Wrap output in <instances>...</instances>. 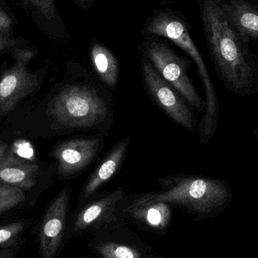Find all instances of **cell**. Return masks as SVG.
<instances>
[{"label":"cell","instance_id":"obj_1","mask_svg":"<svg viewBox=\"0 0 258 258\" xmlns=\"http://www.w3.org/2000/svg\"><path fill=\"white\" fill-rule=\"evenodd\" d=\"M68 71L46 104L50 129L60 134L96 132L107 136L114 122L112 91L77 62H68Z\"/></svg>","mask_w":258,"mask_h":258},{"label":"cell","instance_id":"obj_2","mask_svg":"<svg viewBox=\"0 0 258 258\" xmlns=\"http://www.w3.org/2000/svg\"><path fill=\"white\" fill-rule=\"evenodd\" d=\"M206 43L215 72L227 90L245 98L258 92V80L251 41L229 21L220 0H198Z\"/></svg>","mask_w":258,"mask_h":258},{"label":"cell","instance_id":"obj_3","mask_svg":"<svg viewBox=\"0 0 258 258\" xmlns=\"http://www.w3.org/2000/svg\"><path fill=\"white\" fill-rule=\"evenodd\" d=\"M158 182L162 190L134 196L126 206L165 203L192 213L209 215L225 208L233 197L230 185L216 177L178 174L162 177Z\"/></svg>","mask_w":258,"mask_h":258},{"label":"cell","instance_id":"obj_4","mask_svg":"<svg viewBox=\"0 0 258 258\" xmlns=\"http://www.w3.org/2000/svg\"><path fill=\"white\" fill-rule=\"evenodd\" d=\"M141 57L148 60L161 77L171 85L194 110L204 113L206 101L197 92L189 77L191 63L179 55L162 39L146 37L139 48Z\"/></svg>","mask_w":258,"mask_h":258},{"label":"cell","instance_id":"obj_5","mask_svg":"<svg viewBox=\"0 0 258 258\" xmlns=\"http://www.w3.org/2000/svg\"><path fill=\"white\" fill-rule=\"evenodd\" d=\"M142 34L145 37L166 38L181 48L197 66L205 95L211 96L215 93L206 62L191 36L189 23L181 12L169 9H155L144 24Z\"/></svg>","mask_w":258,"mask_h":258},{"label":"cell","instance_id":"obj_6","mask_svg":"<svg viewBox=\"0 0 258 258\" xmlns=\"http://www.w3.org/2000/svg\"><path fill=\"white\" fill-rule=\"evenodd\" d=\"M140 66L144 89L152 101L176 124L196 132L197 119L181 95L144 57H141Z\"/></svg>","mask_w":258,"mask_h":258},{"label":"cell","instance_id":"obj_7","mask_svg":"<svg viewBox=\"0 0 258 258\" xmlns=\"http://www.w3.org/2000/svg\"><path fill=\"white\" fill-rule=\"evenodd\" d=\"M104 147L105 135L100 133L69 138L59 143L51 154L57 161L59 178L71 180L81 175L96 160Z\"/></svg>","mask_w":258,"mask_h":258},{"label":"cell","instance_id":"obj_8","mask_svg":"<svg viewBox=\"0 0 258 258\" xmlns=\"http://www.w3.org/2000/svg\"><path fill=\"white\" fill-rule=\"evenodd\" d=\"M34 48H17L12 51L14 63L5 70L0 80V116L8 114L37 88L38 77L28 70Z\"/></svg>","mask_w":258,"mask_h":258},{"label":"cell","instance_id":"obj_9","mask_svg":"<svg viewBox=\"0 0 258 258\" xmlns=\"http://www.w3.org/2000/svg\"><path fill=\"white\" fill-rule=\"evenodd\" d=\"M71 188L67 186L59 192L47 209L39 231L40 250L43 258L56 255L66 225Z\"/></svg>","mask_w":258,"mask_h":258},{"label":"cell","instance_id":"obj_10","mask_svg":"<svg viewBox=\"0 0 258 258\" xmlns=\"http://www.w3.org/2000/svg\"><path fill=\"white\" fill-rule=\"evenodd\" d=\"M131 143V138H124L107 152L85 182L80 194L81 200L93 197L98 189L117 174L125 162Z\"/></svg>","mask_w":258,"mask_h":258},{"label":"cell","instance_id":"obj_11","mask_svg":"<svg viewBox=\"0 0 258 258\" xmlns=\"http://www.w3.org/2000/svg\"><path fill=\"white\" fill-rule=\"evenodd\" d=\"M28 12L38 30L54 41L68 39L70 32L55 0H28Z\"/></svg>","mask_w":258,"mask_h":258},{"label":"cell","instance_id":"obj_12","mask_svg":"<svg viewBox=\"0 0 258 258\" xmlns=\"http://www.w3.org/2000/svg\"><path fill=\"white\" fill-rule=\"evenodd\" d=\"M232 25L248 40L258 42V0H220Z\"/></svg>","mask_w":258,"mask_h":258},{"label":"cell","instance_id":"obj_13","mask_svg":"<svg viewBox=\"0 0 258 258\" xmlns=\"http://www.w3.org/2000/svg\"><path fill=\"white\" fill-rule=\"evenodd\" d=\"M39 173L37 164L18 157L10 149L0 161V184L29 189L36 185Z\"/></svg>","mask_w":258,"mask_h":258},{"label":"cell","instance_id":"obj_14","mask_svg":"<svg viewBox=\"0 0 258 258\" xmlns=\"http://www.w3.org/2000/svg\"><path fill=\"white\" fill-rule=\"evenodd\" d=\"M124 197L123 189L122 186H119L113 192H105L102 197L89 202L79 212L75 228L83 230L91 226L110 221L114 217L115 210Z\"/></svg>","mask_w":258,"mask_h":258},{"label":"cell","instance_id":"obj_15","mask_svg":"<svg viewBox=\"0 0 258 258\" xmlns=\"http://www.w3.org/2000/svg\"><path fill=\"white\" fill-rule=\"evenodd\" d=\"M89 60L97 78L110 90L116 89L119 81V63L112 51L99 40L94 39L89 46Z\"/></svg>","mask_w":258,"mask_h":258},{"label":"cell","instance_id":"obj_16","mask_svg":"<svg viewBox=\"0 0 258 258\" xmlns=\"http://www.w3.org/2000/svg\"><path fill=\"white\" fill-rule=\"evenodd\" d=\"M123 212L156 229H163L167 227L171 216V209L168 203H165L125 206Z\"/></svg>","mask_w":258,"mask_h":258},{"label":"cell","instance_id":"obj_17","mask_svg":"<svg viewBox=\"0 0 258 258\" xmlns=\"http://www.w3.org/2000/svg\"><path fill=\"white\" fill-rule=\"evenodd\" d=\"M25 197L22 189L0 184V214L16 207L25 200Z\"/></svg>","mask_w":258,"mask_h":258},{"label":"cell","instance_id":"obj_18","mask_svg":"<svg viewBox=\"0 0 258 258\" xmlns=\"http://www.w3.org/2000/svg\"><path fill=\"white\" fill-rule=\"evenodd\" d=\"M98 250L104 258H140L136 249L122 244L103 243L98 247Z\"/></svg>","mask_w":258,"mask_h":258},{"label":"cell","instance_id":"obj_19","mask_svg":"<svg viewBox=\"0 0 258 258\" xmlns=\"http://www.w3.org/2000/svg\"><path fill=\"white\" fill-rule=\"evenodd\" d=\"M18 20L5 0H0V32L13 33L14 26Z\"/></svg>","mask_w":258,"mask_h":258},{"label":"cell","instance_id":"obj_20","mask_svg":"<svg viewBox=\"0 0 258 258\" xmlns=\"http://www.w3.org/2000/svg\"><path fill=\"white\" fill-rule=\"evenodd\" d=\"M25 227V223L15 222L0 227V247L12 243Z\"/></svg>","mask_w":258,"mask_h":258},{"label":"cell","instance_id":"obj_21","mask_svg":"<svg viewBox=\"0 0 258 258\" xmlns=\"http://www.w3.org/2000/svg\"><path fill=\"white\" fill-rule=\"evenodd\" d=\"M27 41L24 38H16L13 33L0 32V54L5 51H13L17 48H27Z\"/></svg>","mask_w":258,"mask_h":258},{"label":"cell","instance_id":"obj_22","mask_svg":"<svg viewBox=\"0 0 258 258\" xmlns=\"http://www.w3.org/2000/svg\"><path fill=\"white\" fill-rule=\"evenodd\" d=\"M14 154L24 160L35 161V153L30 143L27 141H18L14 144L13 147L10 149Z\"/></svg>","mask_w":258,"mask_h":258},{"label":"cell","instance_id":"obj_23","mask_svg":"<svg viewBox=\"0 0 258 258\" xmlns=\"http://www.w3.org/2000/svg\"><path fill=\"white\" fill-rule=\"evenodd\" d=\"M74 4L83 10H88L95 5L97 0H72Z\"/></svg>","mask_w":258,"mask_h":258},{"label":"cell","instance_id":"obj_24","mask_svg":"<svg viewBox=\"0 0 258 258\" xmlns=\"http://www.w3.org/2000/svg\"><path fill=\"white\" fill-rule=\"evenodd\" d=\"M8 150H9V147H8L7 144H0V161L4 157Z\"/></svg>","mask_w":258,"mask_h":258},{"label":"cell","instance_id":"obj_25","mask_svg":"<svg viewBox=\"0 0 258 258\" xmlns=\"http://www.w3.org/2000/svg\"><path fill=\"white\" fill-rule=\"evenodd\" d=\"M21 2V7L26 12H28L29 9V3L28 0H20Z\"/></svg>","mask_w":258,"mask_h":258},{"label":"cell","instance_id":"obj_26","mask_svg":"<svg viewBox=\"0 0 258 258\" xmlns=\"http://www.w3.org/2000/svg\"><path fill=\"white\" fill-rule=\"evenodd\" d=\"M254 60H255L256 71H257V76L258 80V50L255 53H254ZM258 94V92H257Z\"/></svg>","mask_w":258,"mask_h":258},{"label":"cell","instance_id":"obj_27","mask_svg":"<svg viewBox=\"0 0 258 258\" xmlns=\"http://www.w3.org/2000/svg\"><path fill=\"white\" fill-rule=\"evenodd\" d=\"M254 135H255L256 140H257V142L258 144V120L257 122V125H256L255 129H254Z\"/></svg>","mask_w":258,"mask_h":258},{"label":"cell","instance_id":"obj_28","mask_svg":"<svg viewBox=\"0 0 258 258\" xmlns=\"http://www.w3.org/2000/svg\"><path fill=\"white\" fill-rule=\"evenodd\" d=\"M0 258H1V257H0Z\"/></svg>","mask_w":258,"mask_h":258}]
</instances>
